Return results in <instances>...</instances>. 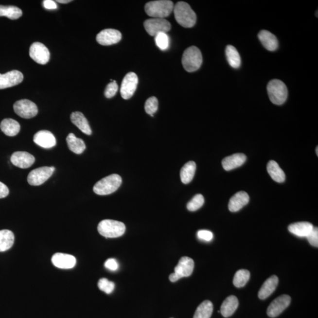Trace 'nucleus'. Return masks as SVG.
I'll use <instances>...</instances> for the list:
<instances>
[{
    "label": "nucleus",
    "mask_w": 318,
    "mask_h": 318,
    "mask_svg": "<svg viewBox=\"0 0 318 318\" xmlns=\"http://www.w3.org/2000/svg\"><path fill=\"white\" fill-rule=\"evenodd\" d=\"M308 241L312 246L318 247V229L314 228L312 230L310 233L306 236Z\"/></svg>",
    "instance_id": "nucleus-40"
},
{
    "label": "nucleus",
    "mask_w": 318,
    "mask_h": 318,
    "mask_svg": "<svg viewBox=\"0 0 318 318\" xmlns=\"http://www.w3.org/2000/svg\"><path fill=\"white\" fill-rule=\"evenodd\" d=\"M23 75L20 71H13L7 73L0 74V89L13 87L23 82Z\"/></svg>",
    "instance_id": "nucleus-14"
},
{
    "label": "nucleus",
    "mask_w": 318,
    "mask_h": 318,
    "mask_svg": "<svg viewBox=\"0 0 318 318\" xmlns=\"http://www.w3.org/2000/svg\"><path fill=\"white\" fill-rule=\"evenodd\" d=\"M30 56L36 63L40 65H46L50 60V52L43 44L40 42H35L30 47Z\"/></svg>",
    "instance_id": "nucleus-11"
},
{
    "label": "nucleus",
    "mask_w": 318,
    "mask_h": 318,
    "mask_svg": "<svg viewBox=\"0 0 318 318\" xmlns=\"http://www.w3.org/2000/svg\"><path fill=\"white\" fill-rule=\"evenodd\" d=\"M105 266L106 268L111 271H116L119 268V264L116 259L110 258L106 261Z\"/></svg>",
    "instance_id": "nucleus-42"
},
{
    "label": "nucleus",
    "mask_w": 318,
    "mask_h": 318,
    "mask_svg": "<svg viewBox=\"0 0 318 318\" xmlns=\"http://www.w3.org/2000/svg\"><path fill=\"white\" fill-rule=\"evenodd\" d=\"M71 121L74 125L79 128L82 132L86 135H91L92 131L88 124L87 119L84 114L80 111H75L72 113L71 116Z\"/></svg>",
    "instance_id": "nucleus-23"
},
{
    "label": "nucleus",
    "mask_w": 318,
    "mask_h": 318,
    "mask_svg": "<svg viewBox=\"0 0 318 318\" xmlns=\"http://www.w3.org/2000/svg\"><path fill=\"white\" fill-rule=\"evenodd\" d=\"M250 277V272L246 269H241L236 272L233 278V284L237 288L245 286Z\"/></svg>",
    "instance_id": "nucleus-34"
},
{
    "label": "nucleus",
    "mask_w": 318,
    "mask_h": 318,
    "mask_svg": "<svg viewBox=\"0 0 318 318\" xmlns=\"http://www.w3.org/2000/svg\"><path fill=\"white\" fill-rule=\"evenodd\" d=\"M204 202L205 199L203 195L200 194L195 195L193 199L190 201L187 205V209L191 212L197 211L198 209L202 207Z\"/></svg>",
    "instance_id": "nucleus-35"
},
{
    "label": "nucleus",
    "mask_w": 318,
    "mask_h": 318,
    "mask_svg": "<svg viewBox=\"0 0 318 318\" xmlns=\"http://www.w3.org/2000/svg\"><path fill=\"white\" fill-rule=\"evenodd\" d=\"M71 0H57V2H60V3L62 4H67L69 2H71Z\"/></svg>",
    "instance_id": "nucleus-45"
},
{
    "label": "nucleus",
    "mask_w": 318,
    "mask_h": 318,
    "mask_svg": "<svg viewBox=\"0 0 318 318\" xmlns=\"http://www.w3.org/2000/svg\"><path fill=\"white\" fill-rule=\"evenodd\" d=\"M313 228V225L311 223L302 222L290 225L288 230L290 232L296 236L306 237L310 233Z\"/></svg>",
    "instance_id": "nucleus-25"
},
{
    "label": "nucleus",
    "mask_w": 318,
    "mask_h": 318,
    "mask_svg": "<svg viewBox=\"0 0 318 318\" xmlns=\"http://www.w3.org/2000/svg\"><path fill=\"white\" fill-rule=\"evenodd\" d=\"M197 235L198 238L206 242L211 241L213 238V235L212 231L207 230L198 231Z\"/></svg>",
    "instance_id": "nucleus-41"
},
{
    "label": "nucleus",
    "mask_w": 318,
    "mask_h": 318,
    "mask_svg": "<svg viewBox=\"0 0 318 318\" xmlns=\"http://www.w3.org/2000/svg\"><path fill=\"white\" fill-rule=\"evenodd\" d=\"M2 132L8 136H15L20 131V125L18 122L12 119H4L0 124Z\"/></svg>",
    "instance_id": "nucleus-26"
},
{
    "label": "nucleus",
    "mask_w": 318,
    "mask_h": 318,
    "mask_svg": "<svg viewBox=\"0 0 318 318\" xmlns=\"http://www.w3.org/2000/svg\"><path fill=\"white\" fill-rule=\"evenodd\" d=\"M249 202V196L247 192L241 191L230 198L229 209L231 212H238Z\"/></svg>",
    "instance_id": "nucleus-19"
},
{
    "label": "nucleus",
    "mask_w": 318,
    "mask_h": 318,
    "mask_svg": "<svg viewBox=\"0 0 318 318\" xmlns=\"http://www.w3.org/2000/svg\"><path fill=\"white\" fill-rule=\"evenodd\" d=\"M156 45L161 50H166L169 47V37L167 33H159L155 37Z\"/></svg>",
    "instance_id": "nucleus-36"
},
{
    "label": "nucleus",
    "mask_w": 318,
    "mask_h": 318,
    "mask_svg": "<svg viewBox=\"0 0 318 318\" xmlns=\"http://www.w3.org/2000/svg\"><path fill=\"white\" fill-rule=\"evenodd\" d=\"M9 194V189L3 183L0 182V199L7 197Z\"/></svg>",
    "instance_id": "nucleus-43"
},
{
    "label": "nucleus",
    "mask_w": 318,
    "mask_h": 318,
    "mask_svg": "<svg viewBox=\"0 0 318 318\" xmlns=\"http://www.w3.org/2000/svg\"><path fill=\"white\" fill-rule=\"evenodd\" d=\"M316 151H317V155L318 156V147H317Z\"/></svg>",
    "instance_id": "nucleus-46"
},
{
    "label": "nucleus",
    "mask_w": 318,
    "mask_h": 318,
    "mask_svg": "<svg viewBox=\"0 0 318 318\" xmlns=\"http://www.w3.org/2000/svg\"><path fill=\"white\" fill-rule=\"evenodd\" d=\"M15 235L10 230H0V252H5L13 247Z\"/></svg>",
    "instance_id": "nucleus-29"
},
{
    "label": "nucleus",
    "mask_w": 318,
    "mask_h": 318,
    "mask_svg": "<svg viewBox=\"0 0 318 318\" xmlns=\"http://www.w3.org/2000/svg\"><path fill=\"white\" fill-rule=\"evenodd\" d=\"M22 15L23 12L18 7L0 5V17H7L11 19H17L20 18Z\"/></svg>",
    "instance_id": "nucleus-33"
},
{
    "label": "nucleus",
    "mask_w": 318,
    "mask_h": 318,
    "mask_svg": "<svg viewBox=\"0 0 318 318\" xmlns=\"http://www.w3.org/2000/svg\"><path fill=\"white\" fill-rule=\"evenodd\" d=\"M146 112L151 116H153L158 109V100L156 97H151L146 100L144 105Z\"/></svg>",
    "instance_id": "nucleus-37"
},
{
    "label": "nucleus",
    "mask_w": 318,
    "mask_h": 318,
    "mask_svg": "<svg viewBox=\"0 0 318 318\" xmlns=\"http://www.w3.org/2000/svg\"><path fill=\"white\" fill-rule=\"evenodd\" d=\"M174 2L169 0L148 2L144 7L147 15L155 18H167L174 11Z\"/></svg>",
    "instance_id": "nucleus-2"
},
{
    "label": "nucleus",
    "mask_w": 318,
    "mask_h": 318,
    "mask_svg": "<svg viewBox=\"0 0 318 318\" xmlns=\"http://www.w3.org/2000/svg\"><path fill=\"white\" fill-rule=\"evenodd\" d=\"M239 306V300L235 296L231 295L226 299L222 304L220 313L225 318L231 317Z\"/></svg>",
    "instance_id": "nucleus-24"
},
{
    "label": "nucleus",
    "mask_w": 318,
    "mask_h": 318,
    "mask_svg": "<svg viewBox=\"0 0 318 318\" xmlns=\"http://www.w3.org/2000/svg\"><path fill=\"white\" fill-rule=\"evenodd\" d=\"M176 20L185 28L193 27L196 23V15L189 4L183 1L178 2L174 8Z\"/></svg>",
    "instance_id": "nucleus-1"
},
{
    "label": "nucleus",
    "mask_w": 318,
    "mask_h": 318,
    "mask_svg": "<svg viewBox=\"0 0 318 318\" xmlns=\"http://www.w3.org/2000/svg\"><path fill=\"white\" fill-rule=\"evenodd\" d=\"M43 6L47 10H54L57 8V5L55 1L53 0H45L43 2Z\"/></svg>",
    "instance_id": "nucleus-44"
},
{
    "label": "nucleus",
    "mask_w": 318,
    "mask_h": 318,
    "mask_svg": "<svg viewBox=\"0 0 318 318\" xmlns=\"http://www.w3.org/2000/svg\"><path fill=\"white\" fill-rule=\"evenodd\" d=\"M291 298L289 295L280 296L270 304L267 308V314L269 317L275 318L286 309L291 303Z\"/></svg>",
    "instance_id": "nucleus-12"
},
{
    "label": "nucleus",
    "mask_w": 318,
    "mask_h": 318,
    "mask_svg": "<svg viewBox=\"0 0 318 318\" xmlns=\"http://www.w3.org/2000/svg\"><path fill=\"white\" fill-rule=\"evenodd\" d=\"M226 55L229 64L233 69H238L241 65V58L235 47L229 45L226 49Z\"/></svg>",
    "instance_id": "nucleus-31"
},
{
    "label": "nucleus",
    "mask_w": 318,
    "mask_h": 318,
    "mask_svg": "<svg viewBox=\"0 0 318 318\" xmlns=\"http://www.w3.org/2000/svg\"><path fill=\"white\" fill-rule=\"evenodd\" d=\"M196 169V164L193 161H189L183 166L180 171V178L183 183L188 184L193 180Z\"/></svg>",
    "instance_id": "nucleus-30"
},
{
    "label": "nucleus",
    "mask_w": 318,
    "mask_h": 318,
    "mask_svg": "<svg viewBox=\"0 0 318 318\" xmlns=\"http://www.w3.org/2000/svg\"><path fill=\"white\" fill-rule=\"evenodd\" d=\"M267 90L270 101L273 104L283 105L288 98V88L284 83L280 80L270 81L267 86Z\"/></svg>",
    "instance_id": "nucleus-6"
},
{
    "label": "nucleus",
    "mask_w": 318,
    "mask_h": 318,
    "mask_svg": "<svg viewBox=\"0 0 318 318\" xmlns=\"http://www.w3.org/2000/svg\"><path fill=\"white\" fill-rule=\"evenodd\" d=\"M54 171V167H41L33 170L28 176V182L32 186H40L46 182Z\"/></svg>",
    "instance_id": "nucleus-8"
},
{
    "label": "nucleus",
    "mask_w": 318,
    "mask_h": 318,
    "mask_svg": "<svg viewBox=\"0 0 318 318\" xmlns=\"http://www.w3.org/2000/svg\"><path fill=\"white\" fill-rule=\"evenodd\" d=\"M202 53L197 47H190L184 52L182 63L186 71L189 72L197 71L202 66Z\"/></svg>",
    "instance_id": "nucleus-5"
},
{
    "label": "nucleus",
    "mask_w": 318,
    "mask_h": 318,
    "mask_svg": "<svg viewBox=\"0 0 318 318\" xmlns=\"http://www.w3.org/2000/svg\"><path fill=\"white\" fill-rule=\"evenodd\" d=\"M258 38L262 45L269 51H275L278 48L279 43L277 38L269 31H261L258 34Z\"/></svg>",
    "instance_id": "nucleus-20"
},
{
    "label": "nucleus",
    "mask_w": 318,
    "mask_h": 318,
    "mask_svg": "<svg viewBox=\"0 0 318 318\" xmlns=\"http://www.w3.org/2000/svg\"><path fill=\"white\" fill-rule=\"evenodd\" d=\"M33 141L38 146L44 149H50L56 144L54 136L48 130L39 131L35 134Z\"/></svg>",
    "instance_id": "nucleus-17"
},
{
    "label": "nucleus",
    "mask_w": 318,
    "mask_h": 318,
    "mask_svg": "<svg viewBox=\"0 0 318 318\" xmlns=\"http://www.w3.org/2000/svg\"><path fill=\"white\" fill-rule=\"evenodd\" d=\"M144 27L148 34L155 36L159 33H167L171 29V24L164 18L148 19L144 22Z\"/></svg>",
    "instance_id": "nucleus-7"
},
{
    "label": "nucleus",
    "mask_w": 318,
    "mask_h": 318,
    "mask_svg": "<svg viewBox=\"0 0 318 318\" xmlns=\"http://www.w3.org/2000/svg\"><path fill=\"white\" fill-rule=\"evenodd\" d=\"M278 278L275 275H273L271 277L267 279L259 290V298L262 300L268 298L275 291L278 284Z\"/></svg>",
    "instance_id": "nucleus-22"
},
{
    "label": "nucleus",
    "mask_w": 318,
    "mask_h": 318,
    "mask_svg": "<svg viewBox=\"0 0 318 318\" xmlns=\"http://www.w3.org/2000/svg\"><path fill=\"white\" fill-rule=\"evenodd\" d=\"M247 160V156L243 153H236L222 160V166L225 171H230L244 164Z\"/></svg>",
    "instance_id": "nucleus-21"
},
{
    "label": "nucleus",
    "mask_w": 318,
    "mask_h": 318,
    "mask_svg": "<svg viewBox=\"0 0 318 318\" xmlns=\"http://www.w3.org/2000/svg\"><path fill=\"white\" fill-rule=\"evenodd\" d=\"M11 161L19 168L27 169L35 163V158L26 152H16L11 156Z\"/></svg>",
    "instance_id": "nucleus-16"
},
{
    "label": "nucleus",
    "mask_w": 318,
    "mask_h": 318,
    "mask_svg": "<svg viewBox=\"0 0 318 318\" xmlns=\"http://www.w3.org/2000/svg\"><path fill=\"white\" fill-rule=\"evenodd\" d=\"M67 143L71 152L80 155L85 151L86 144L82 139L76 138L73 133H70L66 138Z\"/></svg>",
    "instance_id": "nucleus-27"
},
{
    "label": "nucleus",
    "mask_w": 318,
    "mask_h": 318,
    "mask_svg": "<svg viewBox=\"0 0 318 318\" xmlns=\"http://www.w3.org/2000/svg\"><path fill=\"white\" fill-rule=\"evenodd\" d=\"M110 82L107 86L105 91V95L108 99L112 98L113 97L115 96L117 92L118 91V85L116 81L111 80Z\"/></svg>",
    "instance_id": "nucleus-39"
},
{
    "label": "nucleus",
    "mask_w": 318,
    "mask_h": 318,
    "mask_svg": "<svg viewBox=\"0 0 318 318\" xmlns=\"http://www.w3.org/2000/svg\"><path fill=\"white\" fill-rule=\"evenodd\" d=\"M52 262L58 268L69 269L73 268L76 264V259L74 256L63 253H55L53 256Z\"/></svg>",
    "instance_id": "nucleus-15"
},
{
    "label": "nucleus",
    "mask_w": 318,
    "mask_h": 318,
    "mask_svg": "<svg viewBox=\"0 0 318 318\" xmlns=\"http://www.w3.org/2000/svg\"><path fill=\"white\" fill-rule=\"evenodd\" d=\"M122 37V33L114 29H105L97 35L96 40L103 46H110L119 43Z\"/></svg>",
    "instance_id": "nucleus-13"
},
{
    "label": "nucleus",
    "mask_w": 318,
    "mask_h": 318,
    "mask_svg": "<svg viewBox=\"0 0 318 318\" xmlns=\"http://www.w3.org/2000/svg\"><path fill=\"white\" fill-rule=\"evenodd\" d=\"M267 171L273 180L283 183L285 180V174L278 163L274 160H270L267 165Z\"/></svg>",
    "instance_id": "nucleus-28"
},
{
    "label": "nucleus",
    "mask_w": 318,
    "mask_h": 318,
    "mask_svg": "<svg viewBox=\"0 0 318 318\" xmlns=\"http://www.w3.org/2000/svg\"><path fill=\"white\" fill-rule=\"evenodd\" d=\"M122 177L119 175L113 174L102 178L93 187L95 194L108 195L114 193L122 185Z\"/></svg>",
    "instance_id": "nucleus-3"
},
{
    "label": "nucleus",
    "mask_w": 318,
    "mask_h": 318,
    "mask_svg": "<svg viewBox=\"0 0 318 318\" xmlns=\"http://www.w3.org/2000/svg\"><path fill=\"white\" fill-rule=\"evenodd\" d=\"M14 110L19 117L24 119L34 118L38 113V108L35 103L29 100L23 99L16 102Z\"/></svg>",
    "instance_id": "nucleus-9"
},
{
    "label": "nucleus",
    "mask_w": 318,
    "mask_h": 318,
    "mask_svg": "<svg viewBox=\"0 0 318 318\" xmlns=\"http://www.w3.org/2000/svg\"><path fill=\"white\" fill-rule=\"evenodd\" d=\"M97 230L100 235L106 238H116L124 235L125 227L121 222L106 219L99 223Z\"/></svg>",
    "instance_id": "nucleus-4"
},
{
    "label": "nucleus",
    "mask_w": 318,
    "mask_h": 318,
    "mask_svg": "<svg viewBox=\"0 0 318 318\" xmlns=\"http://www.w3.org/2000/svg\"><path fill=\"white\" fill-rule=\"evenodd\" d=\"M213 306L210 300H205L197 307L194 318H211Z\"/></svg>",
    "instance_id": "nucleus-32"
},
{
    "label": "nucleus",
    "mask_w": 318,
    "mask_h": 318,
    "mask_svg": "<svg viewBox=\"0 0 318 318\" xmlns=\"http://www.w3.org/2000/svg\"><path fill=\"white\" fill-rule=\"evenodd\" d=\"M138 84V77L133 72L125 75L122 81L121 94L123 99L128 100L133 96Z\"/></svg>",
    "instance_id": "nucleus-10"
},
{
    "label": "nucleus",
    "mask_w": 318,
    "mask_h": 318,
    "mask_svg": "<svg viewBox=\"0 0 318 318\" xmlns=\"http://www.w3.org/2000/svg\"><path fill=\"white\" fill-rule=\"evenodd\" d=\"M99 288L107 294H110L114 291L115 284L106 278H102L98 282Z\"/></svg>",
    "instance_id": "nucleus-38"
},
{
    "label": "nucleus",
    "mask_w": 318,
    "mask_h": 318,
    "mask_svg": "<svg viewBox=\"0 0 318 318\" xmlns=\"http://www.w3.org/2000/svg\"><path fill=\"white\" fill-rule=\"evenodd\" d=\"M194 263L193 259L189 257H182L175 268V273L178 278L188 277L194 271Z\"/></svg>",
    "instance_id": "nucleus-18"
}]
</instances>
